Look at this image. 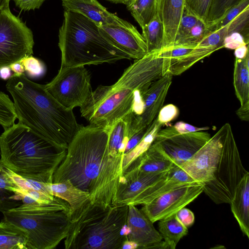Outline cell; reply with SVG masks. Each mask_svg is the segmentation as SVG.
<instances>
[{"label":"cell","mask_w":249,"mask_h":249,"mask_svg":"<svg viewBox=\"0 0 249 249\" xmlns=\"http://www.w3.org/2000/svg\"><path fill=\"white\" fill-rule=\"evenodd\" d=\"M210 33L209 27L206 22L199 19L188 35L176 46L196 45Z\"/></svg>","instance_id":"cell-35"},{"label":"cell","mask_w":249,"mask_h":249,"mask_svg":"<svg viewBox=\"0 0 249 249\" xmlns=\"http://www.w3.org/2000/svg\"><path fill=\"white\" fill-rule=\"evenodd\" d=\"M11 71L14 72L13 75L19 76L24 73V67L20 61L15 62L9 66Z\"/></svg>","instance_id":"cell-46"},{"label":"cell","mask_w":249,"mask_h":249,"mask_svg":"<svg viewBox=\"0 0 249 249\" xmlns=\"http://www.w3.org/2000/svg\"><path fill=\"white\" fill-rule=\"evenodd\" d=\"M142 29V36L145 42L147 53L160 52L163 48L164 28L158 14Z\"/></svg>","instance_id":"cell-28"},{"label":"cell","mask_w":249,"mask_h":249,"mask_svg":"<svg viewBox=\"0 0 249 249\" xmlns=\"http://www.w3.org/2000/svg\"><path fill=\"white\" fill-rule=\"evenodd\" d=\"M58 38L62 68L131 59L107 39L94 22L77 12L64 10Z\"/></svg>","instance_id":"cell-4"},{"label":"cell","mask_w":249,"mask_h":249,"mask_svg":"<svg viewBox=\"0 0 249 249\" xmlns=\"http://www.w3.org/2000/svg\"><path fill=\"white\" fill-rule=\"evenodd\" d=\"M167 177L174 181L194 184L200 183L195 181L179 166L175 164L167 173Z\"/></svg>","instance_id":"cell-39"},{"label":"cell","mask_w":249,"mask_h":249,"mask_svg":"<svg viewBox=\"0 0 249 249\" xmlns=\"http://www.w3.org/2000/svg\"><path fill=\"white\" fill-rule=\"evenodd\" d=\"M16 6L21 10L29 11L39 9L46 0H13Z\"/></svg>","instance_id":"cell-44"},{"label":"cell","mask_w":249,"mask_h":249,"mask_svg":"<svg viewBox=\"0 0 249 249\" xmlns=\"http://www.w3.org/2000/svg\"><path fill=\"white\" fill-rule=\"evenodd\" d=\"M172 75L167 72L161 78L152 83L143 92V110L135 116L132 113L129 128L130 138L136 132L150 125L157 117L162 107L172 83Z\"/></svg>","instance_id":"cell-15"},{"label":"cell","mask_w":249,"mask_h":249,"mask_svg":"<svg viewBox=\"0 0 249 249\" xmlns=\"http://www.w3.org/2000/svg\"><path fill=\"white\" fill-rule=\"evenodd\" d=\"M204 183L185 185L167 191L143 205L141 210L153 223L175 214L203 192Z\"/></svg>","instance_id":"cell-14"},{"label":"cell","mask_w":249,"mask_h":249,"mask_svg":"<svg viewBox=\"0 0 249 249\" xmlns=\"http://www.w3.org/2000/svg\"><path fill=\"white\" fill-rule=\"evenodd\" d=\"M248 7H249V0H242L239 3L231 7L219 20L208 26L210 33L228 25Z\"/></svg>","instance_id":"cell-34"},{"label":"cell","mask_w":249,"mask_h":249,"mask_svg":"<svg viewBox=\"0 0 249 249\" xmlns=\"http://www.w3.org/2000/svg\"><path fill=\"white\" fill-rule=\"evenodd\" d=\"M184 7L185 0H158L157 13L164 34L162 50L173 45Z\"/></svg>","instance_id":"cell-20"},{"label":"cell","mask_w":249,"mask_h":249,"mask_svg":"<svg viewBox=\"0 0 249 249\" xmlns=\"http://www.w3.org/2000/svg\"><path fill=\"white\" fill-rule=\"evenodd\" d=\"M158 0H135L126 6L132 16L142 28L157 14Z\"/></svg>","instance_id":"cell-29"},{"label":"cell","mask_w":249,"mask_h":249,"mask_svg":"<svg viewBox=\"0 0 249 249\" xmlns=\"http://www.w3.org/2000/svg\"><path fill=\"white\" fill-rule=\"evenodd\" d=\"M179 113L178 108L173 104H168L161 108L156 119L158 122L164 125L178 117Z\"/></svg>","instance_id":"cell-40"},{"label":"cell","mask_w":249,"mask_h":249,"mask_svg":"<svg viewBox=\"0 0 249 249\" xmlns=\"http://www.w3.org/2000/svg\"><path fill=\"white\" fill-rule=\"evenodd\" d=\"M52 194L64 200L70 206V216L90 201V194L74 186L69 180L51 183Z\"/></svg>","instance_id":"cell-25"},{"label":"cell","mask_w":249,"mask_h":249,"mask_svg":"<svg viewBox=\"0 0 249 249\" xmlns=\"http://www.w3.org/2000/svg\"><path fill=\"white\" fill-rule=\"evenodd\" d=\"M170 59L160 52L147 53L124 71L110 86H99L80 111L89 124L110 128L117 120L131 112L136 92L164 75Z\"/></svg>","instance_id":"cell-1"},{"label":"cell","mask_w":249,"mask_h":249,"mask_svg":"<svg viewBox=\"0 0 249 249\" xmlns=\"http://www.w3.org/2000/svg\"><path fill=\"white\" fill-rule=\"evenodd\" d=\"M175 163L160 146L153 142L141 156L132 162L123 172L138 170L145 173L169 171Z\"/></svg>","instance_id":"cell-21"},{"label":"cell","mask_w":249,"mask_h":249,"mask_svg":"<svg viewBox=\"0 0 249 249\" xmlns=\"http://www.w3.org/2000/svg\"><path fill=\"white\" fill-rule=\"evenodd\" d=\"M177 219L188 229L191 227L195 222L194 213L189 209L185 207L178 210L176 213Z\"/></svg>","instance_id":"cell-42"},{"label":"cell","mask_w":249,"mask_h":249,"mask_svg":"<svg viewBox=\"0 0 249 249\" xmlns=\"http://www.w3.org/2000/svg\"><path fill=\"white\" fill-rule=\"evenodd\" d=\"M10 0H0V10L3 7L8 6Z\"/></svg>","instance_id":"cell-51"},{"label":"cell","mask_w":249,"mask_h":249,"mask_svg":"<svg viewBox=\"0 0 249 249\" xmlns=\"http://www.w3.org/2000/svg\"><path fill=\"white\" fill-rule=\"evenodd\" d=\"M233 32L241 34L249 41V7L228 24V35Z\"/></svg>","instance_id":"cell-36"},{"label":"cell","mask_w":249,"mask_h":249,"mask_svg":"<svg viewBox=\"0 0 249 249\" xmlns=\"http://www.w3.org/2000/svg\"><path fill=\"white\" fill-rule=\"evenodd\" d=\"M99 29L107 39L131 59H140L148 53L142 35L131 23L126 26L108 24L99 26Z\"/></svg>","instance_id":"cell-17"},{"label":"cell","mask_w":249,"mask_h":249,"mask_svg":"<svg viewBox=\"0 0 249 249\" xmlns=\"http://www.w3.org/2000/svg\"><path fill=\"white\" fill-rule=\"evenodd\" d=\"M66 10L79 13L100 26L108 24L126 26L130 23L109 12L97 0H62Z\"/></svg>","instance_id":"cell-19"},{"label":"cell","mask_w":249,"mask_h":249,"mask_svg":"<svg viewBox=\"0 0 249 249\" xmlns=\"http://www.w3.org/2000/svg\"><path fill=\"white\" fill-rule=\"evenodd\" d=\"M231 212L241 231L249 237V173L238 184L230 203Z\"/></svg>","instance_id":"cell-23"},{"label":"cell","mask_w":249,"mask_h":249,"mask_svg":"<svg viewBox=\"0 0 249 249\" xmlns=\"http://www.w3.org/2000/svg\"><path fill=\"white\" fill-rule=\"evenodd\" d=\"M128 206L126 224L130 232L128 239L136 242L139 245L138 249H148L150 245L162 241L161 234L149 218L136 206Z\"/></svg>","instance_id":"cell-18"},{"label":"cell","mask_w":249,"mask_h":249,"mask_svg":"<svg viewBox=\"0 0 249 249\" xmlns=\"http://www.w3.org/2000/svg\"><path fill=\"white\" fill-rule=\"evenodd\" d=\"M131 120L132 113L130 112L115 122L109 129L107 155L102 165L103 170L107 173L118 176L123 172V159L130 138Z\"/></svg>","instance_id":"cell-16"},{"label":"cell","mask_w":249,"mask_h":249,"mask_svg":"<svg viewBox=\"0 0 249 249\" xmlns=\"http://www.w3.org/2000/svg\"><path fill=\"white\" fill-rule=\"evenodd\" d=\"M167 172L145 173L138 170L124 171L119 178L113 205L137 206L146 204L151 187L165 178Z\"/></svg>","instance_id":"cell-13"},{"label":"cell","mask_w":249,"mask_h":249,"mask_svg":"<svg viewBox=\"0 0 249 249\" xmlns=\"http://www.w3.org/2000/svg\"><path fill=\"white\" fill-rule=\"evenodd\" d=\"M207 132L180 134L173 126L160 129L154 142L159 144L177 165L189 160L211 138Z\"/></svg>","instance_id":"cell-12"},{"label":"cell","mask_w":249,"mask_h":249,"mask_svg":"<svg viewBox=\"0 0 249 249\" xmlns=\"http://www.w3.org/2000/svg\"><path fill=\"white\" fill-rule=\"evenodd\" d=\"M23 190L17 182L14 173L0 160V211L2 213L20 205Z\"/></svg>","instance_id":"cell-24"},{"label":"cell","mask_w":249,"mask_h":249,"mask_svg":"<svg viewBox=\"0 0 249 249\" xmlns=\"http://www.w3.org/2000/svg\"><path fill=\"white\" fill-rule=\"evenodd\" d=\"M159 231L169 249H175L178 243L188 233V228L173 214L159 220Z\"/></svg>","instance_id":"cell-27"},{"label":"cell","mask_w":249,"mask_h":249,"mask_svg":"<svg viewBox=\"0 0 249 249\" xmlns=\"http://www.w3.org/2000/svg\"><path fill=\"white\" fill-rule=\"evenodd\" d=\"M1 160L16 175L47 183L64 159L66 149L59 148L19 123L0 136Z\"/></svg>","instance_id":"cell-3"},{"label":"cell","mask_w":249,"mask_h":249,"mask_svg":"<svg viewBox=\"0 0 249 249\" xmlns=\"http://www.w3.org/2000/svg\"><path fill=\"white\" fill-rule=\"evenodd\" d=\"M249 41L238 32H233L227 36L223 41V48L235 50L237 48L248 45Z\"/></svg>","instance_id":"cell-41"},{"label":"cell","mask_w":249,"mask_h":249,"mask_svg":"<svg viewBox=\"0 0 249 249\" xmlns=\"http://www.w3.org/2000/svg\"><path fill=\"white\" fill-rule=\"evenodd\" d=\"M138 247L139 245L136 242L127 239L124 242L121 249H136Z\"/></svg>","instance_id":"cell-49"},{"label":"cell","mask_w":249,"mask_h":249,"mask_svg":"<svg viewBox=\"0 0 249 249\" xmlns=\"http://www.w3.org/2000/svg\"><path fill=\"white\" fill-rule=\"evenodd\" d=\"M233 86L240 107L236 114L242 121L249 120V53L243 58H235Z\"/></svg>","instance_id":"cell-22"},{"label":"cell","mask_w":249,"mask_h":249,"mask_svg":"<svg viewBox=\"0 0 249 249\" xmlns=\"http://www.w3.org/2000/svg\"><path fill=\"white\" fill-rule=\"evenodd\" d=\"M70 209L66 201L55 196L49 202L21 204L2 213L4 220L25 232L27 249H53L68 235Z\"/></svg>","instance_id":"cell-7"},{"label":"cell","mask_w":249,"mask_h":249,"mask_svg":"<svg viewBox=\"0 0 249 249\" xmlns=\"http://www.w3.org/2000/svg\"><path fill=\"white\" fill-rule=\"evenodd\" d=\"M229 125L224 124L189 160L178 165L196 182L205 183L213 179Z\"/></svg>","instance_id":"cell-11"},{"label":"cell","mask_w":249,"mask_h":249,"mask_svg":"<svg viewBox=\"0 0 249 249\" xmlns=\"http://www.w3.org/2000/svg\"><path fill=\"white\" fill-rule=\"evenodd\" d=\"M150 125L151 124L147 127L136 132L129 139L126 146L124 154L130 151L141 141L150 130Z\"/></svg>","instance_id":"cell-43"},{"label":"cell","mask_w":249,"mask_h":249,"mask_svg":"<svg viewBox=\"0 0 249 249\" xmlns=\"http://www.w3.org/2000/svg\"><path fill=\"white\" fill-rule=\"evenodd\" d=\"M33 35L19 17L14 15L9 6L0 10V68L9 66L32 55Z\"/></svg>","instance_id":"cell-9"},{"label":"cell","mask_w":249,"mask_h":249,"mask_svg":"<svg viewBox=\"0 0 249 249\" xmlns=\"http://www.w3.org/2000/svg\"><path fill=\"white\" fill-rule=\"evenodd\" d=\"M130 232V229L129 227L125 224L121 229L120 234L123 236H127Z\"/></svg>","instance_id":"cell-50"},{"label":"cell","mask_w":249,"mask_h":249,"mask_svg":"<svg viewBox=\"0 0 249 249\" xmlns=\"http://www.w3.org/2000/svg\"><path fill=\"white\" fill-rule=\"evenodd\" d=\"M17 119L14 103L7 94L0 91V125L6 129L15 124Z\"/></svg>","instance_id":"cell-31"},{"label":"cell","mask_w":249,"mask_h":249,"mask_svg":"<svg viewBox=\"0 0 249 249\" xmlns=\"http://www.w3.org/2000/svg\"><path fill=\"white\" fill-rule=\"evenodd\" d=\"M199 19L184 7L173 46L178 45L188 35Z\"/></svg>","instance_id":"cell-33"},{"label":"cell","mask_w":249,"mask_h":249,"mask_svg":"<svg viewBox=\"0 0 249 249\" xmlns=\"http://www.w3.org/2000/svg\"><path fill=\"white\" fill-rule=\"evenodd\" d=\"M248 173L242 164L230 124L213 178L204 183L203 192L217 204L230 203L238 184Z\"/></svg>","instance_id":"cell-8"},{"label":"cell","mask_w":249,"mask_h":249,"mask_svg":"<svg viewBox=\"0 0 249 249\" xmlns=\"http://www.w3.org/2000/svg\"><path fill=\"white\" fill-rule=\"evenodd\" d=\"M242 0H213L206 23L210 26L219 20L233 6Z\"/></svg>","instance_id":"cell-32"},{"label":"cell","mask_w":249,"mask_h":249,"mask_svg":"<svg viewBox=\"0 0 249 249\" xmlns=\"http://www.w3.org/2000/svg\"><path fill=\"white\" fill-rule=\"evenodd\" d=\"M0 249H27L26 233L3 219L0 222Z\"/></svg>","instance_id":"cell-26"},{"label":"cell","mask_w":249,"mask_h":249,"mask_svg":"<svg viewBox=\"0 0 249 249\" xmlns=\"http://www.w3.org/2000/svg\"><path fill=\"white\" fill-rule=\"evenodd\" d=\"M6 88L13 98L18 123L56 146L67 150L82 126L77 123L72 110L58 102L45 85L32 81L24 73L13 75Z\"/></svg>","instance_id":"cell-2"},{"label":"cell","mask_w":249,"mask_h":249,"mask_svg":"<svg viewBox=\"0 0 249 249\" xmlns=\"http://www.w3.org/2000/svg\"><path fill=\"white\" fill-rule=\"evenodd\" d=\"M162 125L158 122L156 118L151 124L150 130L141 141L130 151L124 155L122 162L123 172L132 162L148 149Z\"/></svg>","instance_id":"cell-30"},{"label":"cell","mask_w":249,"mask_h":249,"mask_svg":"<svg viewBox=\"0 0 249 249\" xmlns=\"http://www.w3.org/2000/svg\"><path fill=\"white\" fill-rule=\"evenodd\" d=\"M20 61L24 67L25 71L30 77H39L45 72L46 67L44 64L32 55L25 57Z\"/></svg>","instance_id":"cell-38"},{"label":"cell","mask_w":249,"mask_h":249,"mask_svg":"<svg viewBox=\"0 0 249 249\" xmlns=\"http://www.w3.org/2000/svg\"><path fill=\"white\" fill-rule=\"evenodd\" d=\"M129 206L89 201L70 216L66 249H121L127 236L120 234L126 224Z\"/></svg>","instance_id":"cell-5"},{"label":"cell","mask_w":249,"mask_h":249,"mask_svg":"<svg viewBox=\"0 0 249 249\" xmlns=\"http://www.w3.org/2000/svg\"><path fill=\"white\" fill-rule=\"evenodd\" d=\"M109 129L82 125L55 171L53 183L69 180L75 187L89 193L107 154Z\"/></svg>","instance_id":"cell-6"},{"label":"cell","mask_w":249,"mask_h":249,"mask_svg":"<svg viewBox=\"0 0 249 249\" xmlns=\"http://www.w3.org/2000/svg\"><path fill=\"white\" fill-rule=\"evenodd\" d=\"M45 87L58 102L70 110L82 107L92 92L90 74L84 66L60 67Z\"/></svg>","instance_id":"cell-10"},{"label":"cell","mask_w":249,"mask_h":249,"mask_svg":"<svg viewBox=\"0 0 249 249\" xmlns=\"http://www.w3.org/2000/svg\"><path fill=\"white\" fill-rule=\"evenodd\" d=\"M212 1L213 0H185V7L199 19L206 22Z\"/></svg>","instance_id":"cell-37"},{"label":"cell","mask_w":249,"mask_h":249,"mask_svg":"<svg viewBox=\"0 0 249 249\" xmlns=\"http://www.w3.org/2000/svg\"><path fill=\"white\" fill-rule=\"evenodd\" d=\"M12 71L9 66H4L0 68V78L4 80L10 79L12 76Z\"/></svg>","instance_id":"cell-48"},{"label":"cell","mask_w":249,"mask_h":249,"mask_svg":"<svg viewBox=\"0 0 249 249\" xmlns=\"http://www.w3.org/2000/svg\"><path fill=\"white\" fill-rule=\"evenodd\" d=\"M114 3H122L125 5L127 4L128 0H107Z\"/></svg>","instance_id":"cell-52"},{"label":"cell","mask_w":249,"mask_h":249,"mask_svg":"<svg viewBox=\"0 0 249 249\" xmlns=\"http://www.w3.org/2000/svg\"><path fill=\"white\" fill-rule=\"evenodd\" d=\"M173 127L180 134L187 133L190 132L204 131L209 129L208 127H198L193 125L190 124L183 121L177 122Z\"/></svg>","instance_id":"cell-45"},{"label":"cell","mask_w":249,"mask_h":249,"mask_svg":"<svg viewBox=\"0 0 249 249\" xmlns=\"http://www.w3.org/2000/svg\"><path fill=\"white\" fill-rule=\"evenodd\" d=\"M248 45L240 46L234 50L235 58L241 59L244 58L249 53Z\"/></svg>","instance_id":"cell-47"}]
</instances>
